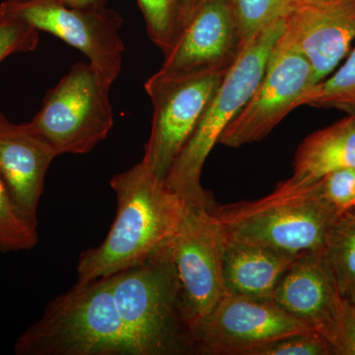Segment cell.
<instances>
[{
	"label": "cell",
	"instance_id": "1",
	"mask_svg": "<svg viewBox=\"0 0 355 355\" xmlns=\"http://www.w3.org/2000/svg\"><path fill=\"white\" fill-rule=\"evenodd\" d=\"M116 214L99 246L81 253L77 282L111 277L139 265L171 243L189 203L142 161L110 181Z\"/></svg>",
	"mask_w": 355,
	"mask_h": 355
},
{
	"label": "cell",
	"instance_id": "2",
	"mask_svg": "<svg viewBox=\"0 0 355 355\" xmlns=\"http://www.w3.org/2000/svg\"><path fill=\"white\" fill-rule=\"evenodd\" d=\"M16 355H146L121 319L112 277L76 282L14 343Z\"/></svg>",
	"mask_w": 355,
	"mask_h": 355
},
{
	"label": "cell",
	"instance_id": "3",
	"mask_svg": "<svg viewBox=\"0 0 355 355\" xmlns=\"http://www.w3.org/2000/svg\"><path fill=\"white\" fill-rule=\"evenodd\" d=\"M226 235L298 260L323 253L338 214L320 197L316 184H277L270 195L212 207Z\"/></svg>",
	"mask_w": 355,
	"mask_h": 355
},
{
	"label": "cell",
	"instance_id": "4",
	"mask_svg": "<svg viewBox=\"0 0 355 355\" xmlns=\"http://www.w3.org/2000/svg\"><path fill=\"white\" fill-rule=\"evenodd\" d=\"M111 277L119 313L146 355L193 354L171 243Z\"/></svg>",
	"mask_w": 355,
	"mask_h": 355
},
{
	"label": "cell",
	"instance_id": "5",
	"mask_svg": "<svg viewBox=\"0 0 355 355\" xmlns=\"http://www.w3.org/2000/svg\"><path fill=\"white\" fill-rule=\"evenodd\" d=\"M284 30L282 18L261 30L245 46L222 78L188 144L173 162L164 180L166 186L190 205L214 203L211 195L200 184L203 165L221 133L253 94Z\"/></svg>",
	"mask_w": 355,
	"mask_h": 355
},
{
	"label": "cell",
	"instance_id": "6",
	"mask_svg": "<svg viewBox=\"0 0 355 355\" xmlns=\"http://www.w3.org/2000/svg\"><path fill=\"white\" fill-rule=\"evenodd\" d=\"M111 87L89 62H77L46 93L30 125L58 156L91 153L113 128Z\"/></svg>",
	"mask_w": 355,
	"mask_h": 355
},
{
	"label": "cell",
	"instance_id": "7",
	"mask_svg": "<svg viewBox=\"0 0 355 355\" xmlns=\"http://www.w3.org/2000/svg\"><path fill=\"white\" fill-rule=\"evenodd\" d=\"M0 20L25 23L62 40L80 51L111 84L120 76L125 51L120 35L123 19L114 9L76 8L58 0H6L0 4Z\"/></svg>",
	"mask_w": 355,
	"mask_h": 355
},
{
	"label": "cell",
	"instance_id": "8",
	"mask_svg": "<svg viewBox=\"0 0 355 355\" xmlns=\"http://www.w3.org/2000/svg\"><path fill=\"white\" fill-rule=\"evenodd\" d=\"M214 207L189 203L171 242L191 340L198 327L227 294L223 277L225 232L212 214Z\"/></svg>",
	"mask_w": 355,
	"mask_h": 355
},
{
	"label": "cell",
	"instance_id": "9",
	"mask_svg": "<svg viewBox=\"0 0 355 355\" xmlns=\"http://www.w3.org/2000/svg\"><path fill=\"white\" fill-rule=\"evenodd\" d=\"M224 76L154 73L144 84L153 105V125L141 159L161 180L188 144Z\"/></svg>",
	"mask_w": 355,
	"mask_h": 355
},
{
	"label": "cell",
	"instance_id": "10",
	"mask_svg": "<svg viewBox=\"0 0 355 355\" xmlns=\"http://www.w3.org/2000/svg\"><path fill=\"white\" fill-rule=\"evenodd\" d=\"M314 85L307 58L280 37L260 83L221 133L218 144L238 148L266 139L287 114L302 106L303 98Z\"/></svg>",
	"mask_w": 355,
	"mask_h": 355
},
{
	"label": "cell",
	"instance_id": "11",
	"mask_svg": "<svg viewBox=\"0 0 355 355\" xmlns=\"http://www.w3.org/2000/svg\"><path fill=\"white\" fill-rule=\"evenodd\" d=\"M313 331L272 299L226 294L193 333V354L249 355L284 336Z\"/></svg>",
	"mask_w": 355,
	"mask_h": 355
},
{
	"label": "cell",
	"instance_id": "12",
	"mask_svg": "<svg viewBox=\"0 0 355 355\" xmlns=\"http://www.w3.org/2000/svg\"><path fill=\"white\" fill-rule=\"evenodd\" d=\"M243 50L241 29L231 0H198L157 72L171 77L225 76Z\"/></svg>",
	"mask_w": 355,
	"mask_h": 355
},
{
	"label": "cell",
	"instance_id": "13",
	"mask_svg": "<svg viewBox=\"0 0 355 355\" xmlns=\"http://www.w3.org/2000/svg\"><path fill=\"white\" fill-rule=\"evenodd\" d=\"M282 40L307 58L315 83H321L355 41V0L294 4L284 17Z\"/></svg>",
	"mask_w": 355,
	"mask_h": 355
},
{
	"label": "cell",
	"instance_id": "14",
	"mask_svg": "<svg viewBox=\"0 0 355 355\" xmlns=\"http://www.w3.org/2000/svg\"><path fill=\"white\" fill-rule=\"evenodd\" d=\"M270 299L323 336L336 355L345 303L322 254L294 261Z\"/></svg>",
	"mask_w": 355,
	"mask_h": 355
},
{
	"label": "cell",
	"instance_id": "15",
	"mask_svg": "<svg viewBox=\"0 0 355 355\" xmlns=\"http://www.w3.org/2000/svg\"><path fill=\"white\" fill-rule=\"evenodd\" d=\"M57 157L29 123L17 125L0 114V179L21 216L36 227L44 179Z\"/></svg>",
	"mask_w": 355,
	"mask_h": 355
},
{
	"label": "cell",
	"instance_id": "16",
	"mask_svg": "<svg viewBox=\"0 0 355 355\" xmlns=\"http://www.w3.org/2000/svg\"><path fill=\"white\" fill-rule=\"evenodd\" d=\"M293 261L268 248L225 234L223 277L226 292L246 297L270 299Z\"/></svg>",
	"mask_w": 355,
	"mask_h": 355
},
{
	"label": "cell",
	"instance_id": "17",
	"mask_svg": "<svg viewBox=\"0 0 355 355\" xmlns=\"http://www.w3.org/2000/svg\"><path fill=\"white\" fill-rule=\"evenodd\" d=\"M349 168L355 169V116L352 114L308 135L296 150L293 174L279 184L302 188L329 173Z\"/></svg>",
	"mask_w": 355,
	"mask_h": 355
},
{
	"label": "cell",
	"instance_id": "18",
	"mask_svg": "<svg viewBox=\"0 0 355 355\" xmlns=\"http://www.w3.org/2000/svg\"><path fill=\"white\" fill-rule=\"evenodd\" d=\"M343 303L355 305V214L338 216L323 253Z\"/></svg>",
	"mask_w": 355,
	"mask_h": 355
},
{
	"label": "cell",
	"instance_id": "19",
	"mask_svg": "<svg viewBox=\"0 0 355 355\" xmlns=\"http://www.w3.org/2000/svg\"><path fill=\"white\" fill-rule=\"evenodd\" d=\"M302 106L338 109L355 116V49L333 76L306 93Z\"/></svg>",
	"mask_w": 355,
	"mask_h": 355
},
{
	"label": "cell",
	"instance_id": "20",
	"mask_svg": "<svg viewBox=\"0 0 355 355\" xmlns=\"http://www.w3.org/2000/svg\"><path fill=\"white\" fill-rule=\"evenodd\" d=\"M147 34L163 53L176 41L183 25V0H137Z\"/></svg>",
	"mask_w": 355,
	"mask_h": 355
},
{
	"label": "cell",
	"instance_id": "21",
	"mask_svg": "<svg viewBox=\"0 0 355 355\" xmlns=\"http://www.w3.org/2000/svg\"><path fill=\"white\" fill-rule=\"evenodd\" d=\"M38 243V227L21 216L0 179V252L30 251Z\"/></svg>",
	"mask_w": 355,
	"mask_h": 355
},
{
	"label": "cell",
	"instance_id": "22",
	"mask_svg": "<svg viewBox=\"0 0 355 355\" xmlns=\"http://www.w3.org/2000/svg\"><path fill=\"white\" fill-rule=\"evenodd\" d=\"M294 2L295 0H231L244 48L261 30L286 17Z\"/></svg>",
	"mask_w": 355,
	"mask_h": 355
},
{
	"label": "cell",
	"instance_id": "23",
	"mask_svg": "<svg viewBox=\"0 0 355 355\" xmlns=\"http://www.w3.org/2000/svg\"><path fill=\"white\" fill-rule=\"evenodd\" d=\"M249 355H335L331 343L315 331L284 336L252 350Z\"/></svg>",
	"mask_w": 355,
	"mask_h": 355
},
{
	"label": "cell",
	"instance_id": "24",
	"mask_svg": "<svg viewBox=\"0 0 355 355\" xmlns=\"http://www.w3.org/2000/svg\"><path fill=\"white\" fill-rule=\"evenodd\" d=\"M320 197L338 216L354 209L355 169L336 170L316 182Z\"/></svg>",
	"mask_w": 355,
	"mask_h": 355
},
{
	"label": "cell",
	"instance_id": "25",
	"mask_svg": "<svg viewBox=\"0 0 355 355\" xmlns=\"http://www.w3.org/2000/svg\"><path fill=\"white\" fill-rule=\"evenodd\" d=\"M38 30L18 21L0 20V62L14 53L36 50Z\"/></svg>",
	"mask_w": 355,
	"mask_h": 355
},
{
	"label": "cell",
	"instance_id": "26",
	"mask_svg": "<svg viewBox=\"0 0 355 355\" xmlns=\"http://www.w3.org/2000/svg\"><path fill=\"white\" fill-rule=\"evenodd\" d=\"M336 355H355V305L345 303Z\"/></svg>",
	"mask_w": 355,
	"mask_h": 355
},
{
	"label": "cell",
	"instance_id": "27",
	"mask_svg": "<svg viewBox=\"0 0 355 355\" xmlns=\"http://www.w3.org/2000/svg\"><path fill=\"white\" fill-rule=\"evenodd\" d=\"M65 6L76 8H102L106 7L109 0H58Z\"/></svg>",
	"mask_w": 355,
	"mask_h": 355
},
{
	"label": "cell",
	"instance_id": "28",
	"mask_svg": "<svg viewBox=\"0 0 355 355\" xmlns=\"http://www.w3.org/2000/svg\"><path fill=\"white\" fill-rule=\"evenodd\" d=\"M198 2V0H183V25L187 19H188L191 11H193L195 6H197ZM183 25H182V27H183Z\"/></svg>",
	"mask_w": 355,
	"mask_h": 355
},
{
	"label": "cell",
	"instance_id": "29",
	"mask_svg": "<svg viewBox=\"0 0 355 355\" xmlns=\"http://www.w3.org/2000/svg\"><path fill=\"white\" fill-rule=\"evenodd\" d=\"M327 1H330V0H295L294 4H314Z\"/></svg>",
	"mask_w": 355,
	"mask_h": 355
},
{
	"label": "cell",
	"instance_id": "30",
	"mask_svg": "<svg viewBox=\"0 0 355 355\" xmlns=\"http://www.w3.org/2000/svg\"><path fill=\"white\" fill-rule=\"evenodd\" d=\"M352 211H354V214H355V205H354V209H352Z\"/></svg>",
	"mask_w": 355,
	"mask_h": 355
}]
</instances>
